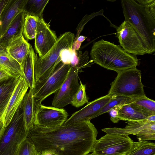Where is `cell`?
Returning a JSON list of instances; mask_svg holds the SVG:
<instances>
[{
	"label": "cell",
	"mask_w": 155,
	"mask_h": 155,
	"mask_svg": "<svg viewBox=\"0 0 155 155\" xmlns=\"http://www.w3.org/2000/svg\"><path fill=\"white\" fill-rule=\"evenodd\" d=\"M97 133L88 120L53 127L34 125L27 138L41 155H85L91 152Z\"/></svg>",
	"instance_id": "1"
},
{
	"label": "cell",
	"mask_w": 155,
	"mask_h": 155,
	"mask_svg": "<svg viewBox=\"0 0 155 155\" xmlns=\"http://www.w3.org/2000/svg\"><path fill=\"white\" fill-rule=\"evenodd\" d=\"M90 55L95 63L117 73L136 68L140 63L136 55L127 52L120 45L103 39L94 42Z\"/></svg>",
	"instance_id": "2"
},
{
	"label": "cell",
	"mask_w": 155,
	"mask_h": 155,
	"mask_svg": "<svg viewBox=\"0 0 155 155\" xmlns=\"http://www.w3.org/2000/svg\"><path fill=\"white\" fill-rule=\"evenodd\" d=\"M125 21L130 23L146 43L150 54L155 51V19L134 0L121 1Z\"/></svg>",
	"instance_id": "3"
},
{
	"label": "cell",
	"mask_w": 155,
	"mask_h": 155,
	"mask_svg": "<svg viewBox=\"0 0 155 155\" xmlns=\"http://www.w3.org/2000/svg\"><path fill=\"white\" fill-rule=\"evenodd\" d=\"M74 38V34L66 32L58 38L57 42L44 56H37L34 67L35 84L44 81L53 73L61 61V52L65 49H72Z\"/></svg>",
	"instance_id": "4"
},
{
	"label": "cell",
	"mask_w": 155,
	"mask_h": 155,
	"mask_svg": "<svg viewBox=\"0 0 155 155\" xmlns=\"http://www.w3.org/2000/svg\"><path fill=\"white\" fill-rule=\"evenodd\" d=\"M117 73V76L111 83L108 94L130 98L146 95L140 70L134 68Z\"/></svg>",
	"instance_id": "5"
},
{
	"label": "cell",
	"mask_w": 155,
	"mask_h": 155,
	"mask_svg": "<svg viewBox=\"0 0 155 155\" xmlns=\"http://www.w3.org/2000/svg\"><path fill=\"white\" fill-rule=\"evenodd\" d=\"M70 64L61 61L53 73L46 80L35 84L33 90L35 108L61 86L71 67Z\"/></svg>",
	"instance_id": "6"
},
{
	"label": "cell",
	"mask_w": 155,
	"mask_h": 155,
	"mask_svg": "<svg viewBox=\"0 0 155 155\" xmlns=\"http://www.w3.org/2000/svg\"><path fill=\"white\" fill-rule=\"evenodd\" d=\"M133 142L128 135L106 134L96 140L91 152L96 155H126Z\"/></svg>",
	"instance_id": "7"
},
{
	"label": "cell",
	"mask_w": 155,
	"mask_h": 155,
	"mask_svg": "<svg viewBox=\"0 0 155 155\" xmlns=\"http://www.w3.org/2000/svg\"><path fill=\"white\" fill-rule=\"evenodd\" d=\"M116 30L120 45L126 52L136 56L150 54L146 43L128 21L124 20Z\"/></svg>",
	"instance_id": "8"
},
{
	"label": "cell",
	"mask_w": 155,
	"mask_h": 155,
	"mask_svg": "<svg viewBox=\"0 0 155 155\" xmlns=\"http://www.w3.org/2000/svg\"><path fill=\"white\" fill-rule=\"evenodd\" d=\"M28 134L24 126L16 123H10L5 127L0 138V155H16Z\"/></svg>",
	"instance_id": "9"
},
{
	"label": "cell",
	"mask_w": 155,
	"mask_h": 155,
	"mask_svg": "<svg viewBox=\"0 0 155 155\" xmlns=\"http://www.w3.org/2000/svg\"><path fill=\"white\" fill-rule=\"evenodd\" d=\"M79 70L76 66H71L61 87L54 93L52 104L53 107L63 108L66 106L71 104L73 97L80 86L78 81Z\"/></svg>",
	"instance_id": "10"
},
{
	"label": "cell",
	"mask_w": 155,
	"mask_h": 155,
	"mask_svg": "<svg viewBox=\"0 0 155 155\" xmlns=\"http://www.w3.org/2000/svg\"><path fill=\"white\" fill-rule=\"evenodd\" d=\"M68 116L64 108L46 106L41 104L35 108L34 125L49 128L60 126L68 119Z\"/></svg>",
	"instance_id": "11"
},
{
	"label": "cell",
	"mask_w": 155,
	"mask_h": 155,
	"mask_svg": "<svg viewBox=\"0 0 155 155\" xmlns=\"http://www.w3.org/2000/svg\"><path fill=\"white\" fill-rule=\"evenodd\" d=\"M35 47L39 57L44 56L57 42L58 38L42 16L38 18L35 37Z\"/></svg>",
	"instance_id": "12"
},
{
	"label": "cell",
	"mask_w": 155,
	"mask_h": 155,
	"mask_svg": "<svg viewBox=\"0 0 155 155\" xmlns=\"http://www.w3.org/2000/svg\"><path fill=\"white\" fill-rule=\"evenodd\" d=\"M116 96L108 94L92 101L88 102L84 107L74 113L63 125H66L78 122L90 120L94 118L102 108Z\"/></svg>",
	"instance_id": "13"
},
{
	"label": "cell",
	"mask_w": 155,
	"mask_h": 155,
	"mask_svg": "<svg viewBox=\"0 0 155 155\" xmlns=\"http://www.w3.org/2000/svg\"><path fill=\"white\" fill-rule=\"evenodd\" d=\"M28 88L24 79L21 76L1 118V122L5 127L10 123Z\"/></svg>",
	"instance_id": "14"
},
{
	"label": "cell",
	"mask_w": 155,
	"mask_h": 155,
	"mask_svg": "<svg viewBox=\"0 0 155 155\" xmlns=\"http://www.w3.org/2000/svg\"><path fill=\"white\" fill-rule=\"evenodd\" d=\"M27 0H9L0 15V38L20 13L24 12Z\"/></svg>",
	"instance_id": "15"
},
{
	"label": "cell",
	"mask_w": 155,
	"mask_h": 155,
	"mask_svg": "<svg viewBox=\"0 0 155 155\" xmlns=\"http://www.w3.org/2000/svg\"><path fill=\"white\" fill-rule=\"evenodd\" d=\"M31 46L21 33L15 36L9 41L6 49L8 53L20 65Z\"/></svg>",
	"instance_id": "16"
},
{
	"label": "cell",
	"mask_w": 155,
	"mask_h": 155,
	"mask_svg": "<svg viewBox=\"0 0 155 155\" xmlns=\"http://www.w3.org/2000/svg\"><path fill=\"white\" fill-rule=\"evenodd\" d=\"M21 77V75L12 76L0 80L1 122L2 116L6 108L15 88L20 80Z\"/></svg>",
	"instance_id": "17"
},
{
	"label": "cell",
	"mask_w": 155,
	"mask_h": 155,
	"mask_svg": "<svg viewBox=\"0 0 155 155\" xmlns=\"http://www.w3.org/2000/svg\"><path fill=\"white\" fill-rule=\"evenodd\" d=\"M37 55L31 46L20 65L21 75L30 89H33L35 85L34 75V67L35 60Z\"/></svg>",
	"instance_id": "18"
},
{
	"label": "cell",
	"mask_w": 155,
	"mask_h": 155,
	"mask_svg": "<svg viewBox=\"0 0 155 155\" xmlns=\"http://www.w3.org/2000/svg\"><path fill=\"white\" fill-rule=\"evenodd\" d=\"M153 115L155 114L143 110L130 103L121 106L119 110L118 117L120 120L138 121L146 119Z\"/></svg>",
	"instance_id": "19"
},
{
	"label": "cell",
	"mask_w": 155,
	"mask_h": 155,
	"mask_svg": "<svg viewBox=\"0 0 155 155\" xmlns=\"http://www.w3.org/2000/svg\"><path fill=\"white\" fill-rule=\"evenodd\" d=\"M127 125L124 128L114 127L113 133L115 134L128 135L129 134L136 135L155 123V115L148 117L145 120L138 121H127Z\"/></svg>",
	"instance_id": "20"
},
{
	"label": "cell",
	"mask_w": 155,
	"mask_h": 155,
	"mask_svg": "<svg viewBox=\"0 0 155 155\" xmlns=\"http://www.w3.org/2000/svg\"><path fill=\"white\" fill-rule=\"evenodd\" d=\"M22 106L25 130L28 132L34 126L35 101L32 89H30L25 94L22 102Z\"/></svg>",
	"instance_id": "21"
},
{
	"label": "cell",
	"mask_w": 155,
	"mask_h": 155,
	"mask_svg": "<svg viewBox=\"0 0 155 155\" xmlns=\"http://www.w3.org/2000/svg\"><path fill=\"white\" fill-rule=\"evenodd\" d=\"M25 15L24 12H22L13 20L0 38V46L6 48L9 41L12 38L22 33Z\"/></svg>",
	"instance_id": "22"
},
{
	"label": "cell",
	"mask_w": 155,
	"mask_h": 155,
	"mask_svg": "<svg viewBox=\"0 0 155 155\" xmlns=\"http://www.w3.org/2000/svg\"><path fill=\"white\" fill-rule=\"evenodd\" d=\"M0 66L13 76L21 75L20 64L8 53L6 48L0 46Z\"/></svg>",
	"instance_id": "23"
},
{
	"label": "cell",
	"mask_w": 155,
	"mask_h": 155,
	"mask_svg": "<svg viewBox=\"0 0 155 155\" xmlns=\"http://www.w3.org/2000/svg\"><path fill=\"white\" fill-rule=\"evenodd\" d=\"M126 155H155V144L144 140L133 141L131 147Z\"/></svg>",
	"instance_id": "24"
},
{
	"label": "cell",
	"mask_w": 155,
	"mask_h": 155,
	"mask_svg": "<svg viewBox=\"0 0 155 155\" xmlns=\"http://www.w3.org/2000/svg\"><path fill=\"white\" fill-rule=\"evenodd\" d=\"M48 2V0H27L23 12L26 15L40 18L42 16L43 11Z\"/></svg>",
	"instance_id": "25"
},
{
	"label": "cell",
	"mask_w": 155,
	"mask_h": 155,
	"mask_svg": "<svg viewBox=\"0 0 155 155\" xmlns=\"http://www.w3.org/2000/svg\"><path fill=\"white\" fill-rule=\"evenodd\" d=\"M38 18L35 16L26 15L22 34L26 40H31L35 38Z\"/></svg>",
	"instance_id": "26"
},
{
	"label": "cell",
	"mask_w": 155,
	"mask_h": 155,
	"mask_svg": "<svg viewBox=\"0 0 155 155\" xmlns=\"http://www.w3.org/2000/svg\"><path fill=\"white\" fill-rule=\"evenodd\" d=\"M130 103L143 110L155 114V102L146 95L130 98Z\"/></svg>",
	"instance_id": "27"
},
{
	"label": "cell",
	"mask_w": 155,
	"mask_h": 155,
	"mask_svg": "<svg viewBox=\"0 0 155 155\" xmlns=\"http://www.w3.org/2000/svg\"><path fill=\"white\" fill-rule=\"evenodd\" d=\"M86 85L80 81V86L78 91L73 96L71 103L74 107H78L88 102L85 91Z\"/></svg>",
	"instance_id": "28"
},
{
	"label": "cell",
	"mask_w": 155,
	"mask_h": 155,
	"mask_svg": "<svg viewBox=\"0 0 155 155\" xmlns=\"http://www.w3.org/2000/svg\"><path fill=\"white\" fill-rule=\"evenodd\" d=\"M130 102V98L122 96H117L107 104L95 116V118L103 114L108 112L114 106L119 104H124Z\"/></svg>",
	"instance_id": "29"
},
{
	"label": "cell",
	"mask_w": 155,
	"mask_h": 155,
	"mask_svg": "<svg viewBox=\"0 0 155 155\" xmlns=\"http://www.w3.org/2000/svg\"><path fill=\"white\" fill-rule=\"evenodd\" d=\"M36 151L34 144L27 138L21 144L16 155H35Z\"/></svg>",
	"instance_id": "30"
},
{
	"label": "cell",
	"mask_w": 155,
	"mask_h": 155,
	"mask_svg": "<svg viewBox=\"0 0 155 155\" xmlns=\"http://www.w3.org/2000/svg\"><path fill=\"white\" fill-rule=\"evenodd\" d=\"M139 141L155 140V123L136 134Z\"/></svg>",
	"instance_id": "31"
},
{
	"label": "cell",
	"mask_w": 155,
	"mask_h": 155,
	"mask_svg": "<svg viewBox=\"0 0 155 155\" xmlns=\"http://www.w3.org/2000/svg\"><path fill=\"white\" fill-rule=\"evenodd\" d=\"M136 2L144 6L155 19V0H136Z\"/></svg>",
	"instance_id": "32"
},
{
	"label": "cell",
	"mask_w": 155,
	"mask_h": 155,
	"mask_svg": "<svg viewBox=\"0 0 155 155\" xmlns=\"http://www.w3.org/2000/svg\"><path fill=\"white\" fill-rule=\"evenodd\" d=\"M124 104L117 105L110 109L108 112L110 116V120L114 123H117L120 120L118 117V111L121 106Z\"/></svg>",
	"instance_id": "33"
},
{
	"label": "cell",
	"mask_w": 155,
	"mask_h": 155,
	"mask_svg": "<svg viewBox=\"0 0 155 155\" xmlns=\"http://www.w3.org/2000/svg\"><path fill=\"white\" fill-rule=\"evenodd\" d=\"M78 56V61L77 64L76 65L77 68L80 70L85 66L89 59V56L87 51H85L82 55V52L80 51Z\"/></svg>",
	"instance_id": "34"
},
{
	"label": "cell",
	"mask_w": 155,
	"mask_h": 155,
	"mask_svg": "<svg viewBox=\"0 0 155 155\" xmlns=\"http://www.w3.org/2000/svg\"><path fill=\"white\" fill-rule=\"evenodd\" d=\"M72 49H65L62 50L60 54L61 61L64 63L70 64Z\"/></svg>",
	"instance_id": "35"
},
{
	"label": "cell",
	"mask_w": 155,
	"mask_h": 155,
	"mask_svg": "<svg viewBox=\"0 0 155 155\" xmlns=\"http://www.w3.org/2000/svg\"><path fill=\"white\" fill-rule=\"evenodd\" d=\"M78 56L77 55L76 51L72 50L70 60V64L72 67L76 66L78 62Z\"/></svg>",
	"instance_id": "36"
},
{
	"label": "cell",
	"mask_w": 155,
	"mask_h": 155,
	"mask_svg": "<svg viewBox=\"0 0 155 155\" xmlns=\"http://www.w3.org/2000/svg\"><path fill=\"white\" fill-rule=\"evenodd\" d=\"M13 76L3 67L0 66V80Z\"/></svg>",
	"instance_id": "37"
},
{
	"label": "cell",
	"mask_w": 155,
	"mask_h": 155,
	"mask_svg": "<svg viewBox=\"0 0 155 155\" xmlns=\"http://www.w3.org/2000/svg\"><path fill=\"white\" fill-rule=\"evenodd\" d=\"M81 43H80L76 40L74 41L73 43L71 49L72 50L76 51H78L81 46Z\"/></svg>",
	"instance_id": "38"
},
{
	"label": "cell",
	"mask_w": 155,
	"mask_h": 155,
	"mask_svg": "<svg viewBox=\"0 0 155 155\" xmlns=\"http://www.w3.org/2000/svg\"><path fill=\"white\" fill-rule=\"evenodd\" d=\"M9 0H0V15Z\"/></svg>",
	"instance_id": "39"
},
{
	"label": "cell",
	"mask_w": 155,
	"mask_h": 155,
	"mask_svg": "<svg viewBox=\"0 0 155 155\" xmlns=\"http://www.w3.org/2000/svg\"><path fill=\"white\" fill-rule=\"evenodd\" d=\"M86 38L87 37H86L83 36H80L77 38L76 40L78 42L81 43L86 39Z\"/></svg>",
	"instance_id": "40"
},
{
	"label": "cell",
	"mask_w": 155,
	"mask_h": 155,
	"mask_svg": "<svg viewBox=\"0 0 155 155\" xmlns=\"http://www.w3.org/2000/svg\"><path fill=\"white\" fill-rule=\"evenodd\" d=\"M5 127L0 122V138L1 137L2 134L5 130Z\"/></svg>",
	"instance_id": "41"
},
{
	"label": "cell",
	"mask_w": 155,
	"mask_h": 155,
	"mask_svg": "<svg viewBox=\"0 0 155 155\" xmlns=\"http://www.w3.org/2000/svg\"><path fill=\"white\" fill-rule=\"evenodd\" d=\"M95 155V154L92 153H91V154H88H88H87L86 155Z\"/></svg>",
	"instance_id": "42"
},
{
	"label": "cell",
	"mask_w": 155,
	"mask_h": 155,
	"mask_svg": "<svg viewBox=\"0 0 155 155\" xmlns=\"http://www.w3.org/2000/svg\"><path fill=\"white\" fill-rule=\"evenodd\" d=\"M51 155H55V154H51Z\"/></svg>",
	"instance_id": "43"
}]
</instances>
